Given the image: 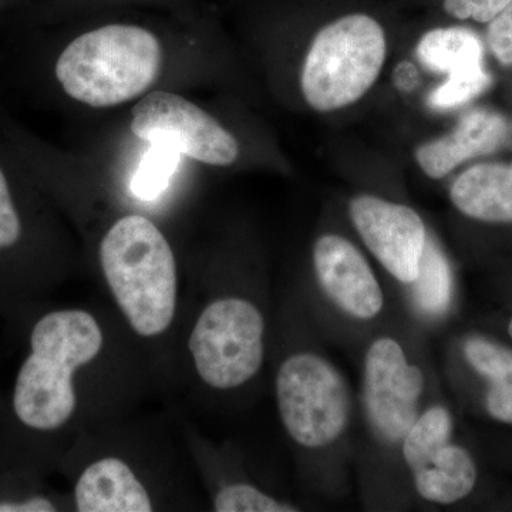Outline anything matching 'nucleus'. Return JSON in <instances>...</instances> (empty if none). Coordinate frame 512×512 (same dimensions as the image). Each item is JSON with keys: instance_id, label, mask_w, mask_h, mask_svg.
Returning a JSON list of instances; mask_svg holds the SVG:
<instances>
[{"instance_id": "nucleus-25", "label": "nucleus", "mask_w": 512, "mask_h": 512, "mask_svg": "<svg viewBox=\"0 0 512 512\" xmlns=\"http://www.w3.org/2000/svg\"><path fill=\"white\" fill-rule=\"evenodd\" d=\"M55 505L42 497L30 498L22 503H0V512H53Z\"/></svg>"}, {"instance_id": "nucleus-17", "label": "nucleus", "mask_w": 512, "mask_h": 512, "mask_svg": "<svg viewBox=\"0 0 512 512\" xmlns=\"http://www.w3.org/2000/svg\"><path fill=\"white\" fill-rule=\"evenodd\" d=\"M164 0H35L28 8L12 16L15 26L23 29L56 25L76 13H96L127 5H148Z\"/></svg>"}, {"instance_id": "nucleus-13", "label": "nucleus", "mask_w": 512, "mask_h": 512, "mask_svg": "<svg viewBox=\"0 0 512 512\" xmlns=\"http://www.w3.org/2000/svg\"><path fill=\"white\" fill-rule=\"evenodd\" d=\"M80 512H150V495L119 458L107 457L83 471L74 490Z\"/></svg>"}, {"instance_id": "nucleus-26", "label": "nucleus", "mask_w": 512, "mask_h": 512, "mask_svg": "<svg viewBox=\"0 0 512 512\" xmlns=\"http://www.w3.org/2000/svg\"><path fill=\"white\" fill-rule=\"evenodd\" d=\"M35 0H0V16L2 15H16L22 12L23 9L28 8L30 3Z\"/></svg>"}, {"instance_id": "nucleus-8", "label": "nucleus", "mask_w": 512, "mask_h": 512, "mask_svg": "<svg viewBox=\"0 0 512 512\" xmlns=\"http://www.w3.org/2000/svg\"><path fill=\"white\" fill-rule=\"evenodd\" d=\"M424 390L423 369L410 360L399 340H373L363 365L362 394L367 423L380 443H402L421 413Z\"/></svg>"}, {"instance_id": "nucleus-15", "label": "nucleus", "mask_w": 512, "mask_h": 512, "mask_svg": "<svg viewBox=\"0 0 512 512\" xmlns=\"http://www.w3.org/2000/svg\"><path fill=\"white\" fill-rule=\"evenodd\" d=\"M483 43L464 28H439L421 36L417 56L424 66L448 77L483 70Z\"/></svg>"}, {"instance_id": "nucleus-27", "label": "nucleus", "mask_w": 512, "mask_h": 512, "mask_svg": "<svg viewBox=\"0 0 512 512\" xmlns=\"http://www.w3.org/2000/svg\"><path fill=\"white\" fill-rule=\"evenodd\" d=\"M508 333H510L511 339H512V318L510 320V325H508Z\"/></svg>"}, {"instance_id": "nucleus-6", "label": "nucleus", "mask_w": 512, "mask_h": 512, "mask_svg": "<svg viewBox=\"0 0 512 512\" xmlns=\"http://www.w3.org/2000/svg\"><path fill=\"white\" fill-rule=\"evenodd\" d=\"M190 352L202 382L218 390L237 389L264 363V316L247 299H217L195 323Z\"/></svg>"}, {"instance_id": "nucleus-28", "label": "nucleus", "mask_w": 512, "mask_h": 512, "mask_svg": "<svg viewBox=\"0 0 512 512\" xmlns=\"http://www.w3.org/2000/svg\"><path fill=\"white\" fill-rule=\"evenodd\" d=\"M511 167H512V165H511Z\"/></svg>"}, {"instance_id": "nucleus-19", "label": "nucleus", "mask_w": 512, "mask_h": 512, "mask_svg": "<svg viewBox=\"0 0 512 512\" xmlns=\"http://www.w3.org/2000/svg\"><path fill=\"white\" fill-rule=\"evenodd\" d=\"M467 362L491 384L512 387V350L493 340L470 338L464 343Z\"/></svg>"}, {"instance_id": "nucleus-4", "label": "nucleus", "mask_w": 512, "mask_h": 512, "mask_svg": "<svg viewBox=\"0 0 512 512\" xmlns=\"http://www.w3.org/2000/svg\"><path fill=\"white\" fill-rule=\"evenodd\" d=\"M386 53V33L377 20L363 13L333 20L316 33L306 53L303 99L320 113L352 106L379 79Z\"/></svg>"}, {"instance_id": "nucleus-18", "label": "nucleus", "mask_w": 512, "mask_h": 512, "mask_svg": "<svg viewBox=\"0 0 512 512\" xmlns=\"http://www.w3.org/2000/svg\"><path fill=\"white\" fill-rule=\"evenodd\" d=\"M180 158L173 148L150 144L131 177V192L141 201L157 200L170 185Z\"/></svg>"}, {"instance_id": "nucleus-14", "label": "nucleus", "mask_w": 512, "mask_h": 512, "mask_svg": "<svg viewBox=\"0 0 512 512\" xmlns=\"http://www.w3.org/2000/svg\"><path fill=\"white\" fill-rule=\"evenodd\" d=\"M450 200L461 214L490 224H512V167L478 164L450 188Z\"/></svg>"}, {"instance_id": "nucleus-2", "label": "nucleus", "mask_w": 512, "mask_h": 512, "mask_svg": "<svg viewBox=\"0 0 512 512\" xmlns=\"http://www.w3.org/2000/svg\"><path fill=\"white\" fill-rule=\"evenodd\" d=\"M30 353L16 380L13 407L23 424L56 430L73 416V376L103 348V332L92 313L69 309L43 316L33 328Z\"/></svg>"}, {"instance_id": "nucleus-7", "label": "nucleus", "mask_w": 512, "mask_h": 512, "mask_svg": "<svg viewBox=\"0 0 512 512\" xmlns=\"http://www.w3.org/2000/svg\"><path fill=\"white\" fill-rule=\"evenodd\" d=\"M131 133L148 146H167L181 157L210 167L237 163V137L217 117L183 94L157 89L134 103Z\"/></svg>"}, {"instance_id": "nucleus-22", "label": "nucleus", "mask_w": 512, "mask_h": 512, "mask_svg": "<svg viewBox=\"0 0 512 512\" xmlns=\"http://www.w3.org/2000/svg\"><path fill=\"white\" fill-rule=\"evenodd\" d=\"M511 2L512 0H444L443 6L453 18L490 23Z\"/></svg>"}, {"instance_id": "nucleus-10", "label": "nucleus", "mask_w": 512, "mask_h": 512, "mask_svg": "<svg viewBox=\"0 0 512 512\" xmlns=\"http://www.w3.org/2000/svg\"><path fill=\"white\" fill-rule=\"evenodd\" d=\"M313 269L326 298L349 318L367 322L383 312V288L372 266L348 238L325 234L316 239Z\"/></svg>"}, {"instance_id": "nucleus-5", "label": "nucleus", "mask_w": 512, "mask_h": 512, "mask_svg": "<svg viewBox=\"0 0 512 512\" xmlns=\"http://www.w3.org/2000/svg\"><path fill=\"white\" fill-rule=\"evenodd\" d=\"M275 390L282 424L299 446L326 448L348 430L352 417L348 383L318 353L298 352L284 360Z\"/></svg>"}, {"instance_id": "nucleus-23", "label": "nucleus", "mask_w": 512, "mask_h": 512, "mask_svg": "<svg viewBox=\"0 0 512 512\" xmlns=\"http://www.w3.org/2000/svg\"><path fill=\"white\" fill-rule=\"evenodd\" d=\"M487 39L498 62L512 66V2L488 23Z\"/></svg>"}, {"instance_id": "nucleus-12", "label": "nucleus", "mask_w": 512, "mask_h": 512, "mask_svg": "<svg viewBox=\"0 0 512 512\" xmlns=\"http://www.w3.org/2000/svg\"><path fill=\"white\" fill-rule=\"evenodd\" d=\"M404 464L412 473L417 494L427 503L456 504L473 493L477 484L473 457L451 440L407 457Z\"/></svg>"}, {"instance_id": "nucleus-16", "label": "nucleus", "mask_w": 512, "mask_h": 512, "mask_svg": "<svg viewBox=\"0 0 512 512\" xmlns=\"http://www.w3.org/2000/svg\"><path fill=\"white\" fill-rule=\"evenodd\" d=\"M412 286L414 299L424 312L437 315L446 311L453 293L451 269L446 256L431 237L427 238L419 276Z\"/></svg>"}, {"instance_id": "nucleus-24", "label": "nucleus", "mask_w": 512, "mask_h": 512, "mask_svg": "<svg viewBox=\"0 0 512 512\" xmlns=\"http://www.w3.org/2000/svg\"><path fill=\"white\" fill-rule=\"evenodd\" d=\"M485 409L494 420L512 426V387L491 384L485 396Z\"/></svg>"}, {"instance_id": "nucleus-1", "label": "nucleus", "mask_w": 512, "mask_h": 512, "mask_svg": "<svg viewBox=\"0 0 512 512\" xmlns=\"http://www.w3.org/2000/svg\"><path fill=\"white\" fill-rule=\"evenodd\" d=\"M192 16H104L57 45L43 74L57 93L89 109L136 103L161 89L173 63L174 37Z\"/></svg>"}, {"instance_id": "nucleus-20", "label": "nucleus", "mask_w": 512, "mask_h": 512, "mask_svg": "<svg viewBox=\"0 0 512 512\" xmlns=\"http://www.w3.org/2000/svg\"><path fill=\"white\" fill-rule=\"evenodd\" d=\"M217 512H295V505L282 503L251 484H231L215 495Z\"/></svg>"}, {"instance_id": "nucleus-21", "label": "nucleus", "mask_w": 512, "mask_h": 512, "mask_svg": "<svg viewBox=\"0 0 512 512\" xmlns=\"http://www.w3.org/2000/svg\"><path fill=\"white\" fill-rule=\"evenodd\" d=\"M490 84L491 76L484 69L463 76L448 77L446 82L430 94V106L436 110L454 109L480 96Z\"/></svg>"}, {"instance_id": "nucleus-3", "label": "nucleus", "mask_w": 512, "mask_h": 512, "mask_svg": "<svg viewBox=\"0 0 512 512\" xmlns=\"http://www.w3.org/2000/svg\"><path fill=\"white\" fill-rule=\"evenodd\" d=\"M100 264L134 332L146 338L164 333L177 309L178 276L161 229L144 215H124L101 239Z\"/></svg>"}, {"instance_id": "nucleus-9", "label": "nucleus", "mask_w": 512, "mask_h": 512, "mask_svg": "<svg viewBox=\"0 0 512 512\" xmlns=\"http://www.w3.org/2000/svg\"><path fill=\"white\" fill-rule=\"evenodd\" d=\"M357 234L380 265L397 281L412 285L426 249V225L409 205L375 195H357L349 204Z\"/></svg>"}, {"instance_id": "nucleus-11", "label": "nucleus", "mask_w": 512, "mask_h": 512, "mask_svg": "<svg viewBox=\"0 0 512 512\" xmlns=\"http://www.w3.org/2000/svg\"><path fill=\"white\" fill-rule=\"evenodd\" d=\"M507 123L500 114L473 111L446 136L421 144L414 157L427 177L441 180L471 158L493 153L503 143Z\"/></svg>"}]
</instances>
